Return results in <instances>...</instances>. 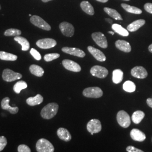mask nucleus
Masks as SVG:
<instances>
[{
  "instance_id": "58836bf2",
  "label": "nucleus",
  "mask_w": 152,
  "mask_h": 152,
  "mask_svg": "<svg viewBox=\"0 0 152 152\" xmlns=\"http://www.w3.org/2000/svg\"><path fill=\"white\" fill-rule=\"evenodd\" d=\"M144 8L145 11L152 14V3H147L144 6Z\"/></svg>"
},
{
  "instance_id": "5701e85b",
  "label": "nucleus",
  "mask_w": 152,
  "mask_h": 152,
  "mask_svg": "<svg viewBox=\"0 0 152 152\" xmlns=\"http://www.w3.org/2000/svg\"><path fill=\"white\" fill-rule=\"evenodd\" d=\"M14 40L21 45L22 51H27L29 49L30 44L26 38L18 36L14 38Z\"/></svg>"
},
{
  "instance_id": "f03ea898",
  "label": "nucleus",
  "mask_w": 152,
  "mask_h": 152,
  "mask_svg": "<svg viewBox=\"0 0 152 152\" xmlns=\"http://www.w3.org/2000/svg\"><path fill=\"white\" fill-rule=\"evenodd\" d=\"M36 150L38 152H54L53 145L48 140L42 138L39 139L36 143Z\"/></svg>"
},
{
  "instance_id": "f704fd0d",
  "label": "nucleus",
  "mask_w": 152,
  "mask_h": 152,
  "mask_svg": "<svg viewBox=\"0 0 152 152\" xmlns=\"http://www.w3.org/2000/svg\"><path fill=\"white\" fill-rule=\"evenodd\" d=\"M30 54L32 55L33 57L36 60H40L41 59V55L36 49H33V48L31 49V50H30Z\"/></svg>"
},
{
  "instance_id": "1a4fd4ad",
  "label": "nucleus",
  "mask_w": 152,
  "mask_h": 152,
  "mask_svg": "<svg viewBox=\"0 0 152 152\" xmlns=\"http://www.w3.org/2000/svg\"><path fill=\"white\" fill-rule=\"evenodd\" d=\"M90 73L92 76L100 78H105L108 75V71L105 67L100 65H95L90 69Z\"/></svg>"
},
{
  "instance_id": "cd10ccee",
  "label": "nucleus",
  "mask_w": 152,
  "mask_h": 152,
  "mask_svg": "<svg viewBox=\"0 0 152 152\" xmlns=\"http://www.w3.org/2000/svg\"><path fill=\"white\" fill-rule=\"evenodd\" d=\"M121 6L125 10L129 13L134 14H141L142 13V10L141 9L135 6H132L126 4H122Z\"/></svg>"
},
{
  "instance_id": "7ed1b4c3",
  "label": "nucleus",
  "mask_w": 152,
  "mask_h": 152,
  "mask_svg": "<svg viewBox=\"0 0 152 152\" xmlns=\"http://www.w3.org/2000/svg\"><path fill=\"white\" fill-rule=\"evenodd\" d=\"M118 124L124 128H127L131 124V118L129 114L124 110H120L117 114Z\"/></svg>"
},
{
  "instance_id": "393cba45",
  "label": "nucleus",
  "mask_w": 152,
  "mask_h": 152,
  "mask_svg": "<svg viewBox=\"0 0 152 152\" xmlns=\"http://www.w3.org/2000/svg\"><path fill=\"white\" fill-rule=\"evenodd\" d=\"M124 72L120 69H117L113 71L112 81L115 84L120 83L123 80Z\"/></svg>"
},
{
  "instance_id": "7c9ffc66",
  "label": "nucleus",
  "mask_w": 152,
  "mask_h": 152,
  "mask_svg": "<svg viewBox=\"0 0 152 152\" xmlns=\"http://www.w3.org/2000/svg\"><path fill=\"white\" fill-rule=\"evenodd\" d=\"M123 89L126 92H134L136 90V85L133 82L127 81L123 85Z\"/></svg>"
},
{
  "instance_id": "09e8293b",
  "label": "nucleus",
  "mask_w": 152,
  "mask_h": 152,
  "mask_svg": "<svg viewBox=\"0 0 152 152\" xmlns=\"http://www.w3.org/2000/svg\"><path fill=\"white\" fill-rule=\"evenodd\" d=\"M1 5H0V10H1Z\"/></svg>"
},
{
  "instance_id": "473e14b6",
  "label": "nucleus",
  "mask_w": 152,
  "mask_h": 152,
  "mask_svg": "<svg viewBox=\"0 0 152 152\" xmlns=\"http://www.w3.org/2000/svg\"><path fill=\"white\" fill-rule=\"evenodd\" d=\"M21 34H22L21 31L18 29H14V28L9 29L6 30L4 33V35L5 36H20Z\"/></svg>"
},
{
  "instance_id": "a19ab883",
  "label": "nucleus",
  "mask_w": 152,
  "mask_h": 152,
  "mask_svg": "<svg viewBox=\"0 0 152 152\" xmlns=\"http://www.w3.org/2000/svg\"><path fill=\"white\" fill-rule=\"evenodd\" d=\"M105 20L107 21V22H108L109 23H110V24H112V20L110 19H108V18H106L105 19Z\"/></svg>"
},
{
  "instance_id": "f3484780",
  "label": "nucleus",
  "mask_w": 152,
  "mask_h": 152,
  "mask_svg": "<svg viewBox=\"0 0 152 152\" xmlns=\"http://www.w3.org/2000/svg\"><path fill=\"white\" fill-rule=\"evenodd\" d=\"M131 137L134 141H144L146 139L145 134L137 129H134L130 132Z\"/></svg>"
},
{
  "instance_id": "dca6fc26",
  "label": "nucleus",
  "mask_w": 152,
  "mask_h": 152,
  "mask_svg": "<svg viewBox=\"0 0 152 152\" xmlns=\"http://www.w3.org/2000/svg\"><path fill=\"white\" fill-rule=\"evenodd\" d=\"M9 102L10 98L8 97L4 98L1 101V108L4 110H8L11 114H16L19 111L18 107H12L9 105Z\"/></svg>"
},
{
  "instance_id": "0eeeda50",
  "label": "nucleus",
  "mask_w": 152,
  "mask_h": 152,
  "mask_svg": "<svg viewBox=\"0 0 152 152\" xmlns=\"http://www.w3.org/2000/svg\"><path fill=\"white\" fill-rule=\"evenodd\" d=\"M93 40L102 48L106 49L108 47V42L104 34L101 32L93 33L91 35Z\"/></svg>"
},
{
  "instance_id": "412c9836",
  "label": "nucleus",
  "mask_w": 152,
  "mask_h": 152,
  "mask_svg": "<svg viewBox=\"0 0 152 152\" xmlns=\"http://www.w3.org/2000/svg\"><path fill=\"white\" fill-rule=\"evenodd\" d=\"M80 6L81 7L82 10L87 14L90 15H93L95 14L94 7L89 2L83 1L81 2Z\"/></svg>"
},
{
  "instance_id": "6e6552de",
  "label": "nucleus",
  "mask_w": 152,
  "mask_h": 152,
  "mask_svg": "<svg viewBox=\"0 0 152 152\" xmlns=\"http://www.w3.org/2000/svg\"><path fill=\"white\" fill-rule=\"evenodd\" d=\"M60 31L66 37H71L74 35L75 28L72 24L68 22L61 23L59 25Z\"/></svg>"
},
{
  "instance_id": "a18cd8bd",
  "label": "nucleus",
  "mask_w": 152,
  "mask_h": 152,
  "mask_svg": "<svg viewBox=\"0 0 152 152\" xmlns=\"http://www.w3.org/2000/svg\"><path fill=\"white\" fill-rule=\"evenodd\" d=\"M109 33H110V34H111L112 35H114V33L113 32H112V31H109Z\"/></svg>"
},
{
  "instance_id": "2f4dec72",
  "label": "nucleus",
  "mask_w": 152,
  "mask_h": 152,
  "mask_svg": "<svg viewBox=\"0 0 152 152\" xmlns=\"http://www.w3.org/2000/svg\"><path fill=\"white\" fill-rule=\"evenodd\" d=\"M27 83L24 81H20L16 82L14 85L13 90L16 94H19L22 90L25 89L27 87Z\"/></svg>"
},
{
  "instance_id": "4468645a",
  "label": "nucleus",
  "mask_w": 152,
  "mask_h": 152,
  "mask_svg": "<svg viewBox=\"0 0 152 152\" xmlns=\"http://www.w3.org/2000/svg\"><path fill=\"white\" fill-rule=\"evenodd\" d=\"M87 50L89 51V53L98 61L103 62V61H105L106 60L105 55L100 50L96 49L91 46H88Z\"/></svg>"
},
{
  "instance_id": "9d476101",
  "label": "nucleus",
  "mask_w": 152,
  "mask_h": 152,
  "mask_svg": "<svg viewBox=\"0 0 152 152\" xmlns=\"http://www.w3.org/2000/svg\"><path fill=\"white\" fill-rule=\"evenodd\" d=\"M56 41L53 38H44L39 39L37 41L36 45L38 48L42 49L53 48L56 45Z\"/></svg>"
},
{
  "instance_id": "f257e3e1",
  "label": "nucleus",
  "mask_w": 152,
  "mask_h": 152,
  "mask_svg": "<svg viewBox=\"0 0 152 152\" xmlns=\"http://www.w3.org/2000/svg\"><path fill=\"white\" fill-rule=\"evenodd\" d=\"M59 105L55 103H51L45 106L41 112V117L46 120H50L54 117L57 114Z\"/></svg>"
},
{
  "instance_id": "c9c22d12",
  "label": "nucleus",
  "mask_w": 152,
  "mask_h": 152,
  "mask_svg": "<svg viewBox=\"0 0 152 152\" xmlns=\"http://www.w3.org/2000/svg\"><path fill=\"white\" fill-rule=\"evenodd\" d=\"M7 144V139L5 136H0V152H1L5 148Z\"/></svg>"
},
{
  "instance_id": "bb28decb",
  "label": "nucleus",
  "mask_w": 152,
  "mask_h": 152,
  "mask_svg": "<svg viewBox=\"0 0 152 152\" xmlns=\"http://www.w3.org/2000/svg\"><path fill=\"white\" fill-rule=\"evenodd\" d=\"M104 11H105L110 17L113 18L115 20H123L121 15L118 13V12L116 11L115 9H110L109 7H104Z\"/></svg>"
},
{
  "instance_id": "20e7f679",
  "label": "nucleus",
  "mask_w": 152,
  "mask_h": 152,
  "mask_svg": "<svg viewBox=\"0 0 152 152\" xmlns=\"http://www.w3.org/2000/svg\"><path fill=\"white\" fill-rule=\"evenodd\" d=\"M83 95L86 98H99L103 96V92L99 87H88L83 91Z\"/></svg>"
},
{
  "instance_id": "b1692460",
  "label": "nucleus",
  "mask_w": 152,
  "mask_h": 152,
  "mask_svg": "<svg viewBox=\"0 0 152 152\" xmlns=\"http://www.w3.org/2000/svg\"><path fill=\"white\" fill-rule=\"evenodd\" d=\"M112 28L115 32L118 33V34H120L122 36L127 37L129 35V33L128 32V30H127L124 28L122 27L120 24H112Z\"/></svg>"
},
{
  "instance_id": "6ab92c4d",
  "label": "nucleus",
  "mask_w": 152,
  "mask_h": 152,
  "mask_svg": "<svg viewBox=\"0 0 152 152\" xmlns=\"http://www.w3.org/2000/svg\"><path fill=\"white\" fill-rule=\"evenodd\" d=\"M145 24V20L144 19H138L137 20H135L132 23L130 24L127 27V29L128 31H130L131 32H135L137 31L139 28H140L141 27H142L144 24Z\"/></svg>"
},
{
  "instance_id": "9b49d317",
  "label": "nucleus",
  "mask_w": 152,
  "mask_h": 152,
  "mask_svg": "<svg viewBox=\"0 0 152 152\" xmlns=\"http://www.w3.org/2000/svg\"><path fill=\"white\" fill-rule=\"evenodd\" d=\"M87 130L89 132L96 134L102 130V124L100 121L97 119L90 120L87 125Z\"/></svg>"
},
{
  "instance_id": "79ce46f5",
  "label": "nucleus",
  "mask_w": 152,
  "mask_h": 152,
  "mask_svg": "<svg viewBox=\"0 0 152 152\" xmlns=\"http://www.w3.org/2000/svg\"><path fill=\"white\" fill-rule=\"evenodd\" d=\"M148 50L151 53H152V44L149 45V46L148 47Z\"/></svg>"
},
{
  "instance_id": "aec40b11",
  "label": "nucleus",
  "mask_w": 152,
  "mask_h": 152,
  "mask_svg": "<svg viewBox=\"0 0 152 152\" xmlns=\"http://www.w3.org/2000/svg\"><path fill=\"white\" fill-rule=\"evenodd\" d=\"M57 135L61 140L64 141H71L72 136L67 129L61 127L57 131Z\"/></svg>"
},
{
  "instance_id": "c85d7f7f",
  "label": "nucleus",
  "mask_w": 152,
  "mask_h": 152,
  "mask_svg": "<svg viewBox=\"0 0 152 152\" xmlns=\"http://www.w3.org/2000/svg\"><path fill=\"white\" fill-rule=\"evenodd\" d=\"M145 114L141 110H137L132 115V121L135 124H139L144 118Z\"/></svg>"
},
{
  "instance_id": "c03bdc74",
  "label": "nucleus",
  "mask_w": 152,
  "mask_h": 152,
  "mask_svg": "<svg viewBox=\"0 0 152 152\" xmlns=\"http://www.w3.org/2000/svg\"><path fill=\"white\" fill-rule=\"evenodd\" d=\"M51 1H52V0H42V1L43 2H48Z\"/></svg>"
},
{
  "instance_id": "37998d69",
  "label": "nucleus",
  "mask_w": 152,
  "mask_h": 152,
  "mask_svg": "<svg viewBox=\"0 0 152 152\" xmlns=\"http://www.w3.org/2000/svg\"><path fill=\"white\" fill-rule=\"evenodd\" d=\"M96 1L100 2H102V3H105L108 1V0H96Z\"/></svg>"
},
{
  "instance_id": "49530a36",
  "label": "nucleus",
  "mask_w": 152,
  "mask_h": 152,
  "mask_svg": "<svg viewBox=\"0 0 152 152\" xmlns=\"http://www.w3.org/2000/svg\"><path fill=\"white\" fill-rule=\"evenodd\" d=\"M124 1H130V0H124Z\"/></svg>"
},
{
  "instance_id": "f8f14e48",
  "label": "nucleus",
  "mask_w": 152,
  "mask_h": 152,
  "mask_svg": "<svg viewBox=\"0 0 152 152\" xmlns=\"http://www.w3.org/2000/svg\"><path fill=\"white\" fill-rule=\"evenodd\" d=\"M62 64L65 69L68 71L74 72H79L81 71L80 65L74 61L69 59H64L63 60Z\"/></svg>"
},
{
  "instance_id": "a878e982",
  "label": "nucleus",
  "mask_w": 152,
  "mask_h": 152,
  "mask_svg": "<svg viewBox=\"0 0 152 152\" xmlns=\"http://www.w3.org/2000/svg\"><path fill=\"white\" fill-rule=\"evenodd\" d=\"M29 71L31 73L37 77H42L44 75V69L39 65L33 64L29 66Z\"/></svg>"
},
{
  "instance_id": "2eb2a0df",
  "label": "nucleus",
  "mask_w": 152,
  "mask_h": 152,
  "mask_svg": "<svg viewBox=\"0 0 152 152\" xmlns=\"http://www.w3.org/2000/svg\"><path fill=\"white\" fill-rule=\"evenodd\" d=\"M62 51L68 54L76 56L79 58H83L85 56V53L83 51L78 48H69V47H64L61 49Z\"/></svg>"
},
{
  "instance_id": "ea45409f",
  "label": "nucleus",
  "mask_w": 152,
  "mask_h": 152,
  "mask_svg": "<svg viewBox=\"0 0 152 152\" xmlns=\"http://www.w3.org/2000/svg\"><path fill=\"white\" fill-rule=\"evenodd\" d=\"M147 103L149 107L152 108V98H148L147 99Z\"/></svg>"
},
{
  "instance_id": "e433bc0d",
  "label": "nucleus",
  "mask_w": 152,
  "mask_h": 152,
  "mask_svg": "<svg viewBox=\"0 0 152 152\" xmlns=\"http://www.w3.org/2000/svg\"><path fill=\"white\" fill-rule=\"evenodd\" d=\"M18 151L19 152H31V149L27 145L21 144L18 148Z\"/></svg>"
},
{
  "instance_id": "ddd939ff",
  "label": "nucleus",
  "mask_w": 152,
  "mask_h": 152,
  "mask_svg": "<svg viewBox=\"0 0 152 152\" xmlns=\"http://www.w3.org/2000/svg\"><path fill=\"white\" fill-rule=\"evenodd\" d=\"M131 73L133 77L140 79L145 78L148 76L147 70L141 66H136L133 68L131 71Z\"/></svg>"
},
{
  "instance_id": "c756f323",
  "label": "nucleus",
  "mask_w": 152,
  "mask_h": 152,
  "mask_svg": "<svg viewBox=\"0 0 152 152\" xmlns=\"http://www.w3.org/2000/svg\"><path fill=\"white\" fill-rule=\"evenodd\" d=\"M18 56L15 55L6 53L5 51H0V59L6 61H15Z\"/></svg>"
},
{
  "instance_id": "72a5a7b5",
  "label": "nucleus",
  "mask_w": 152,
  "mask_h": 152,
  "mask_svg": "<svg viewBox=\"0 0 152 152\" xmlns=\"http://www.w3.org/2000/svg\"><path fill=\"white\" fill-rule=\"evenodd\" d=\"M60 57V54L58 53H51V54H48L44 56V60L47 62H49L51 61L56 59Z\"/></svg>"
},
{
  "instance_id": "de8ad7c7",
  "label": "nucleus",
  "mask_w": 152,
  "mask_h": 152,
  "mask_svg": "<svg viewBox=\"0 0 152 152\" xmlns=\"http://www.w3.org/2000/svg\"><path fill=\"white\" fill-rule=\"evenodd\" d=\"M29 16H31V14H29Z\"/></svg>"
},
{
  "instance_id": "a211bd4d",
  "label": "nucleus",
  "mask_w": 152,
  "mask_h": 152,
  "mask_svg": "<svg viewBox=\"0 0 152 152\" xmlns=\"http://www.w3.org/2000/svg\"><path fill=\"white\" fill-rule=\"evenodd\" d=\"M115 45L117 49L123 52L130 53L131 51L130 44L124 40H117L115 43Z\"/></svg>"
},
{
  "instance_id": "39448f33",
  "label": "nucleus",
  "mask_w": 152,
  "mask_h": 152,
  "mask_svg": "<svg viewBox=\"0 0 152 152\" xmlns=\"http://www.w3.org/2000/svg\"><path fill=\"white\" fill-rule=\"evenodd\" d=\"M30 22L34 26L45 31H50L51 29L49 24L39 16L33 15L30 18Z\"/></svg>"
},
{
  "instance_id": "423d86ee",
  "label": "nucleus",
  "mask_w": 152,
  "mask_h": 152,
  "mask_svg": "<svg viewBox=\"0 0 152 152\" xmlns=\"http://www.w3.org/2000/svg\"><path fill=\"white\" fill-rule=\"evenodd\" d=\"M22 78V75L20 73H16L10 69H5L2 73V78L5 81H14L15 80H19Z\"/></svg>"
},
{
  "instance_id": "4be33fe9",
  "label": "nucleus",
  "mask_w": 152,
  "mask_h": 152,
  "mask_svg": "<svg viewBox=\"0 0 152 152\" xmlns=\"http://www.w3.org/2000/svg\"><path fill=\"white\" fill-rule=\"evenodd\" d=\"M43 101L44 98L40 94H37L34 97L28 98L26 100V102L30 106H34L42 103Z\"/></svg>"
},
{
  "instance_id": "4c0bfd02",
  "label": "nucleus",
  "mask_w": 152,
  "mask_h": 152,
  "mask_svg": "<svg viewBox=\"0 0 152 152\" xmlns=\"http://www.w3.org/2000/svg\"><path fill=\"white\" fill-rule=\"evenodd\" d=\"M126 151H127V152H143L142 151L136 148L135 147H133V146H129V147H127Z\"/></svg>"
}]
</instances>
